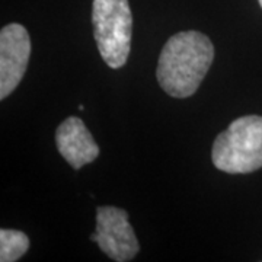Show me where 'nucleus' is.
<instances>
[{
	"instance_id": "3",
	"label": "nucleus",
	"mask_w": 262,
	"mask_h": 262,
	"mask_svg": "<svg viewBox=\"0 0 262 262\" xmlns=\"http://www.w3.org/2000/svg\"><path fill=\"white\" fill-rule=\"evenodd\" d=\"M94 37L103 61L111 69L127 63L131 48V16L128 0H94Z\"/></svg>"
},
{
	"instance_id": "4",
	"label": "nucleus",
	"mask_w": 262,
	"mask_h": 262,
	"mask_svg": "<svg viewBox=\"0 0 262 262\" xmlns=\"http://www.w3.org/2000/svg\"><path fill=\"white\" fill-rule=\"evenodd\" d=\"M91 241L99 245L111 259L118 262L131 261L140 249L127 211L111 206L96 210V229L91 234Z\"/></svg>"
},
{
	"instance_id": "2",
	"label": "nucleus",
	"mask_w": 262,
	"mask_h": 262,
	"mask_svg": "<svg viewBox=\"0 0 262 262\" xmlns=\"http://www.w3.org/2000/svg\"><path fill=\"white\" fill-rule=\"evenodd\" d=\"M211 158L215 168L227 173H249L262 168V117L234 120L215 137Z\"/></svg>"
},
{
	"instance_id": "7",
	"label": "nucleus",
	"mask_w": 262,
	"mask_h": 262,
	"mask_svg": "<svg viewBox=\"0 0 262 262\" xmlns=\"http://www.w3.org/2000/svg\"><path fill=\"white\" fill-rule=\"evenodd\" d=\"M29 249V239L19 230L2 229L0 230V261L15 262Z\"/></svg>"
},
{
	"instance_id": "8",
	"label": "nucleus",
	"mask_w": 262,
	"mask_h": 262,
	"mask_svg": "<svg viewBox=\"0 0 262 262\" xmlns=\"http://www.w3.org/2000/svg\"><path fill=\"white\" fill-rule=\"evenodd\" d=\"M259 5H261V8H262V0H259Z\"/></svg>"
},
{
	"instance_id": "1",
	"label": "nucleus",
	"mask_w": 262,
	"mask_h": 262,
	"mask_svg": "<svg viewBox=\"0 0 262 262\" xmlns=\"http://www.w3.org/2000/svg\"><path fill=\"white\" fill-rule=\"evenodd\" d=\"M213 58L214 47L207 35L196 31L178 32L162 48L158 82L170 96L188 98L196 92Z\"/></svg>"
},
{
	"instance_id": "5",
	"label": "nucleus",
	"mask_w": 262,
	"mask_h": 262,
	"mask_svg": "<svg viewBox=\"0 0 262 262\" xmlns=\"http://www.w3.org/2000/svg\"><path fill=\"white\" fill-rule=\"evenodd\" d=\"M31 56V39L25 27L10 24L0 31V98H8L20 83Z\"/></svg>"
},
{
	"instance_id": "6",
	"label": "nucleus",
	"mask_w": 262,
	"mask_h": 262,
	"mask_svg": "<svg viewBox=\"0 0 262 262\" xmlns=\"http://www.w3.org/2000/svg\"><path fill=\"white\" fill-rule=\"evenodd\" d=\"M56 144L60 155L75 169L91 163L99 155V147L91 131L77 117H69L58 125Z\"/></svg>"
}]
</instances>
